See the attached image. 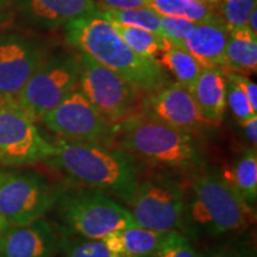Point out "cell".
Wrapping results in <instances>:
<instances>
[{"mask_svg":"<svg viewBox=\"0 0 257 257\" xmlns=\"http://www.w3.org/2000/svg\"><path fill=\"white\" fill-rule=\"evenodd\" d=\"M66 38L80 53L118 74L144 94L169 83L157 62L142 59L125 44L100 10L66 25Z\"/></svg>","mask_w":257,"mask_h":257,"instance_id":"6da1fadb","label":"cell"},{"mask_svg":"<svg viewBox=\"0 0 257 257\" xmlns=\"http://www.w3.org/2000/svg\"><path fill=\"white\" fill-rule=\"evenodd\" d=\"M56 165L70 179L91 189L131 200L138 181L133 156L123 150L96 143L60 138L54 144Z\"/></svg>","mask_w":257,"mask_h":257,"instance_id":"7a4b0ae2","label":"cell"},{"mask_svg":"<svg viewBox=\"0 0 257 257\" xmlns=\"http://www.w3.org/2000/svg\"><path fill=\"white\" fill-rule=\"evenodd\" d=\"M112 146L161 168L189 169L201 163L200 153L189 133L141 113L115 125Z\"/></svg>","mask_w":257,"mask_h":257,"instance_id":"3957f363","label":"cell"},{"mask_svg":"<svg viewBox=\"0 0 257 257\" xmlns=\"http://www.w3.org/2000/svg\"><path fill=\"white\" fill-rule=\"evenodd\" d=\"M189 217L211 234L243 231L255 221L252 207L217 172L193 179Z\"/></svg>","mask_w":257,"mask_h":257,"instance_id":"277c9868","label":"cell"},{"mask_svg":"<svg viewBox=\"0 0 257 257\" xmlns=\"http://www.w3.org/2000/svg\"><path fill=\"white\" fill-rule=\"evenodd\" d=\"M78 56L80 92L106 120L119 125L141 113L144 93L86 54Z\"/></svg>","mask_w":257,"mask_h":257,"instance_id":"5b68a950","label":"cell"},{"mask_svg":"<svg viewBox=\"0 0 257 257\" xmlns=\"http://www.w3.org/2000/svg\"><path fill=\"white\" fill-rule=\"evenodd\" d=\"M78 54L47 55L16 98V102L34 119H42L56 108L79 86Z\"/></svg>","mask_w":257,"mask_h":257,"instance_id":"8992f818","label":"cell"},{"mask_svg":"<svg viewBox=\"0 0 257 257\" xmlns=\"http://www.w3.org/2000/svg\"><path fill=\"white\" fill-rule=\"evenodd\" d=\"M60 202L64 224L85 238L104 239L108 234L137 225L130 211L96 189L69 193Z\"/></svg>","mask_w":257,"mask_h":257,"instance_id":"52a82bcc","label":"cell"},{"mask_svg":"<svg viewBox=\"0 0 257 257\" xmlns=\"http://www.w3.org/2000/svg\"><path fill=\"white\" fill-rule=\"evenodd\" d=\"M55 147L42 137L35 119L15 100H0V163L31 166L51 159Z\"/></svg>","mask_w":257,"mask_h":257,"instance_id":"ba28073f","label":"cell"},{"mask_svg":"<svg viewBox=\"0 0 257 257\" xmlns=\"http://www.w3.org/2000/svg\"><path fill=\"white\" fill-rule=\"evenodd\" d=\"M128 205L135 223L149 230L174 231L184 220L182 189L168 178L149 179L138 184Z\"/></svg>","mask_w":257,"mask_h":257,"instance_id":"9c48e42d","label":"cell"},{"mask_svg":"<svg viewBox=\"0 0 257 257\" xmlns=\"http://www.w3.org/2000/svg\"><path fill=\"white\" fill-rule=\"evenodd\" d=\"M56 201L55 192L36 173H8L0 182V216L11 226L42 219Z\"/></svg>","mask_w":257,"mask_h":257,"instance_id":"30bf717a","label":"cell"},{"mask_svg":"<svg viewBox=\"0 0 257 257\" xmlns=\"http://www.w3.org/2000/svg\"><path fill=\"white\" fill-rule=\"evenodd\" d=\"M41 120L64 140L110 147L115 136V125L106 120L80 91L73 92Z\"/></svg>","mask_w":257,"mask_h":257,"instance_id":"8fae6325","label":"cell"},{"mask_svg":"<svg viewBox=\"0 0 257 257\" xmlns=\"http://www.w3.org/2000/svg\"><path fill=\"white\" fill-rule=\"evenodd\" d=\"M47 55L46 47L35 38L0 32V99L16 100Z\"/></svg>","mask_w":257,"mask_h":257,"instance_id":"7c38bea8","label":"cell"},{"mask_svg":"<svg viewBox=\"0 0 257 257\" xmlns=\"http://www.w3.org/2000/svg\"><path fill=\"white\" fill-rule=\"evenodd\" d=\"M141 114L186 133L207 125L199 113L191 91L178 82L167 83L144 94Z\"/></svg>","mask_w":257,"mask_h":257,"instance_id":"4fadbf2b","label":"cell"},{"mask_svg":"<svg viewBox=\"0 0 257 257\" xmlns=\"http://www.w3.org/2000/svg\"><path fill=\"white\" fill-rule=\"evenodd\" d=\"M25 23L31 27L54 30L99 11L95 0H12Z\"/></svg>","mask_w":257,"mask_h":257,"instance_id":"5bb4252c","label":"cell"},{"mask_svg":"<svg viewBox=\"0 0 257 257\" xmlns=\"http://www.w3.org/2000/svg\"><path fill=\"white\" fill-rule=\"evenodd\" d=\"M59 245L55 231L42 218L23 226H11L0 244V257H53Z\"/></svg>","mask_w":257,"mask_h":257,"instance_id":"9a60e30c","label":"cell"},{"mask_svg":"<svg viewBox=\"0 0 257 257\" xmlns=\"http://www.w3.org/2000/svg\"><path fill=\"white\" fill-rule=\"evenodd\" d=\"M229 34L230 31L223 18L213 15L206 21L195 23L182 47L191 53L202 67L223 70Z\"/></svg>","mask_w":257,"mask_h":257,"instance_id":"2e32d148","label":"cell"},{"mask_svg":"<svg viewBox=\"0 0 257 257\" xmlns=\"http://www.w3.org/2000/svg\"><path fill=\"white\" fill-rule=\"evenodd\" d=\"M201 118L210 125H219L226 108V78L220 69L202 67L191 87Z\"/></svg>","mask_w":257,"mask_h":257,"instance_id":"e0dca14e","label":"cell"},{"mask_svg":"<svg viewBox=\"0 0 257 257\" xmlns=\"http://www.w3.org/2000/svg\"><path fill=\"white\" fill-rule=\"evenodd\" d=\"M165 234L135 225L108 234L102 240L110 251L119 257H148L159 248Z\"/></svg>","mask_w":257,"mask_h":257,"instance_id":"ac0fdd59","label":"cell"},{"mask_svg":"<svg viewBox=\"0 0 257 257\" xmlns=\"http://www.w3.org/2000/svg\"><path fill=\"white\" fill-rule=\"evenodd\" d=\"M257 70V35L246 27L231 30L224 55V74L248 76Z\"/></svg>","mask_w":257,"mask_h":257,"instance_id":"d6986e66","label":"cell"},{"mask_svg":"<svg viewBox=\"0 0 257 257\" xmlns=\"http://www.w3.org/2000/svg\"><path fill=\"white\" fill-rule=\"evenodd\" d=\"M225 181L245 200L250 206L257 199V153L250 148L232 166L225 167L220 173Z\"/></svg>","mask_w":257,"mask_h":257,"instance_id":"ffe728a7","label":"cell"},{"mask_svg":"<svg viewBox=\"0 0 257 257\" xmlns=\"http://www.w3.org/2000/svg\"><path fill=\"white\" fill-rule=\"evenodd\" d=\"M156 62L161 68L168 70L176 82L188 89H191L202 69L200 62L184 47L170 46L157 56Z\"/></svg>","mask_w":257,"mask_h":257,"instance_id":"44dd1931","label":"cell"},{"mask_svg":"<svg viewBox=\"0 0 257 257\" xmlns=\"http://www.w3.org/2000/svg\"><path fill=\"white\" fill-rule=\"evenodd\" d=\"M111 24L113 25L114 30L125 42V44L142 59L156 62L157 56L170 47L165 38L150 31L140 28L125 27V25L113 23V22H111Z\"/></svg>","mask_w":257,"mask_h":257,"instance_id":"7402d4cb","label":"cell"},{"mask_svg":"<svg viewBox=\"0 0 257 257\" xmlns=\"http://www.w3.org/2000/svg\"><path fill=\"white\" fill-rule=\"evenodd\" d=\"M148 6L160 16L187 19L193 23H200L214 15L212 6L201 0H149Z\"/></svg>","mask_w":257,"mask_h":257,"instance_id":"603a6c76","label":"cell"},{"mask_svg":"<svg viewBox=\"0 0 257 257\" xmlns=\"http://www.w3.org/2000/svg\"><path fill=\"white\" fill-rule=\"evenodd\" d=\"M101 12L105 16V18H107L110 22H113V23L125 25V27L140 28L161 36V16L156 14L149 6L127 10H108V11Z\"/></svg>","mask_w":257,"mask_h":257,"instance_id":"cb8c5ba5","label":"cell"},{"mask_svg":"<svg viewBox=\"0 0 257 257\" xmlns=\"http://www.w3.org/2000/svg\"><path fill=\"white\" fill-rule=\"evenodd\" d=\"M220 14L229 31L246 25L252 10L257 8V0H220Z\"/></svg>","mask_w":257,"mask_h":257,"instance_id":"d4e9b609","label":"cell"},{"mask_svg":"<svg viewBox=\"0 0 257 257\" xmlns=\"http://www.w3.org/2000/svg\"><path fill=\"white\" fill-rule=\"evenodd\" d=\"M148 257H199L185 234L179 231H168L155 251Z\"/></svg>","mask_w":257,"mask_h":257,"instance_id":"484cf974","label":"cell"},{"mask_svg":"<svg viewBox=\"0 0 257 257\" xmlns=\"http://www.w3.org/2000/svg\"><path fill=\"white\" fill-rule=\"evenodd\" d=\"M194 25L195 23L187 21V19L161 16V36L165 38L170 46L182 47L184 46V41L191 34Z\"/></svg>","mask_w":257,"mask_h":257,"instance_id":"4316f807","label":"cell"},{"mask_svg":"<svg viewBox=\"0 0 257 257\" xmlns=\"http://www.w3.org/2000/svg\"><path fill=\"white\" fill-rule=\"evenodd\" d=\"M226 105H229L231 112L239 123L249 120L255 117L256 112L252 110L251 105L244 94L242 88L236 82L226 79Z\"/></svg>","mask_w":257,"mask_h":257,"instance_id":"83f0119b","label":"cell"},{"mask_svg":"<svg viewBox=\"0 0 257 257\" xmlns=\"http://www.w3.org/2000/svg\"><path fill=\"white\" fill-rule=\"evenodd\" d=\"M64 257H119L108 250L102 239L75 242L67 248Z\"/></svg>","mask_w":257,"mask_h":257,"instance_id":"f1b7e54d","label":"cell"},{"mask_svg":"<svg viewBox=\"0 0 257 257\" xmlns=\"http://www.w3.org/2000/svg\"><path fill=\"white\" fill-rule=\"evenodd\" d=\"M225 78L227 80H231V81L236 82L237 85L242 88L244 94L246 95L248 100L251 105L252 110L257 111V86L255 82H252L248 76L239 75V74H233V73H226L224 74Z\"/></svg>","mask_w":257,"mask_h":257,"instance_id":"f546056e","label":"cell"},{"mask_svg":"<svg viewBox=\"0 0 257 257\" xmlns=\"http://www.w3.org/2000/svg\"><path fill=\"white\" fill-rule=\"evenodd\" d=\"M149 0H101L105 11L108 10H127L148 6Z\"/></svg>","mask_w":257,"mask_h":257,"instance_id":"4dcf8cb0","label":"cell"},{"mask_svg":"<svg viewBox=\"0 0 257 257\" xmlns=\"http://www.w3.org/2000/svg\"><path fill=\"white\" fill-rule=\"evenodd\" d=\"M206 257H252L251 250L246 246H226V248L216 250Z\"/></svg>","mask_w":257,"mask_h":257,"instance_id":"1f68e13d","label":"cell"},{"mask_svg":"<svg viewBox=\"0 0 257 257\" xmlns=\"http://www.w3.org/2000/svg\"><path fill=\"white\" fill-rule=\"evenodd\" d=\"M244 128V134L248 137L250 143L252 144L253 148H256L257 144V115L255 117L250 118L249 120L243 121V123H239Z\"/></svg>","mask_w":257,"mask_h":257,"instance_id":"d6a6232c","label":"cell"},{"mask_svg":"<svg viewBox=\"0 0 257 257\" xmlns=\"http://www.w3.org/2000/svg\"><path fill=\"white\" fill-rule=\"evenodd\" d=\"M256 22H257V8L252 10V12L250 14L248 22H246V25H245V27L255 35H257V23Z\"/></svg>","mask_w":257,"mask_h":257,"instance_id":"836d02e7","label":"cell"},{"mask_svg":"<svg viewBox=\"0 0 257 257\" xmlns=\"http://www.w3.org/2000/svg\"><path fill=\"white\" fill-rule=\"evenodd\" d=\"M10 229H11V225L0 216V244H2L3 239H4V237L6 236V233L9 232Z\"/></svg>","mask_w":257,"mask_h":257,"instance_id":"e575fe53","label":"cell"},{"mask_svg":"<svg viewBox=\"0 0 257 257\" xmlns=\"http://www.w3.org/2000/svg\"><path fill=\"white\" fill-rule=\"evenodd\" d=\"M201 2L206 3V4H210V5H213V4H217L219 0H201Z\"/></svg>","mask_w":257,"mask_h":257,"instance_id":"d590c367","label":"cell"},{"mask_svg":"<svg viewBox=\"0 0 257 257\" xmlns=\"http://www.w3.org/2000/svg\"><path fill=\"white\" fill-rule=\"evenodd\" d=\"M6 174H8V173H5V172H3V170H0V182L3 181V179L5 178Z\"/></svg>","mask_w":257,"mask_h":257,"instance_id":"8d00e7d4","label":"cell"},{"mask_svg":"<svg viewBox=\"0 0 257 257\" xmlns=\"http://www.w3.org/2000/svg\"><path fill=\"white\" fill-rule=\"evenodd\" d=\"M0 100H3V99H0Z\"/></svg>","mask_w":257,"mask_h":257,"instance_id":"74e56055","label":"cell"}]
</instances>
